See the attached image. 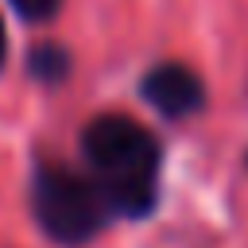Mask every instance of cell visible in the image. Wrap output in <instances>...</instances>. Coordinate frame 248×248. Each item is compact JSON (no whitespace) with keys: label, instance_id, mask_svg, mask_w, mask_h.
Here are the masks:
<instances>
[{"label":"cell","instance_id":"1","mask_svg":"<svg viewBox=\"0 0 248 248\" xmlns=\"http://www.w3.org/2000/svg\"><path fill=\"white\" fill-rule=\"evenodd\" d=\"M81 155L112 217L140 221L155 209L163 147L140 120L120 112L89 120L81 132Z\"/></svg>","mask_w":248,"mask_h":248},{"label":"cell","instance_id":"6","mask_svg":"<svg viewBox=\"0 0 248 248\" xmlns=\"http://www.w3.org/2000/svg\"><path fill=\"white\" fill-rule=\"evenodd\" d=\"M4 54H8V35H4V19H0V66H4Z\"/></svg>","mask_w":248,"mask_h":248},{"label":"cell","instance_id":"5","mask_svg":"<svg viewBox=\"0 0 248 248\" xmlns=\"http://www.w3.org/2000/svg\"><path fill=\"white\" fill-rule=\"evenodd\" d=\"M12 8H16L23 19H31V23H43V19H50V16L62 8V0H12Z\"/></svg>","mask_w":248,"mask_h":248},{"label":"cell","instance_id":"4","mask_svg":"<svg viewBox=\"0 0 248 248\" xmlns=\"http://www.w3.org/2000/svg\"><path fill=\"white\" fill-rule=\"evenodd\" d=\"M27 74H31L35 81H43V85L66 81V74H70V54H66V46H58V43H39V46H31V54H27Z\"/></svg>","mask_w":248,"mask_h":248},{"label":"cell","instance_id":"2","mask_svg":"<svg viewBox=\"0 0 248 248\" xmlns=\"http://www.w3.org/2000/svg\"><path fill=\"white\" fill-rule=\"evenodd\" d=\"M31 213L39 229L62 248L89 244L112 217L93 178L54 159H39L31 170Z\"/></svg>","mask_w":248,"mask_h":248},{"label":"cell","instance_id":"3","mask_svg":"<svg viewBox=\"0 0 248 248\" xmlns=\"http://www.w3.org/2000/svg\"><path fill=\"white\" fill-rule=\"evenodd\" d=\"M140 93H143V101H147L155 112H163L167 120L194 116V112L205 105V85H202V78H198L190 66H182V62H159V66H151V70L143 74V81H140Z\"/></svg>","mask_w":248,"mask_h":248}]
</instances>
